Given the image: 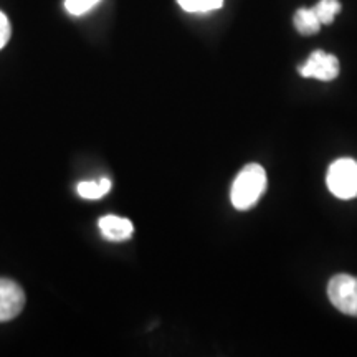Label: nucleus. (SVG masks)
<instances>
[{"mask_svg":"<svg viewBox=\"0 0 357 357\" xmlns=\"http://www.w3.org/2000/svg\"><path fill=\"white\" fill-rule=\"evenodd\" d=\"M266 190V172L260 164H247L235 177L230 190L231 205L236 211H248L255 207Z\"/></svg>","mask_w":357,"mask_h":357,"instance_id":"nucleus-1","label":"nucleus"},{"mask_svg":"<svg viewBox=\"0 0 357 357\" xmlns=\"http://www.w3.org/2000/svg\"><path fill=\"white\" fill-rule=\"evenodd\" d=\"M326 182L337 199L351 200L357 197V160L337 159L329 166Z\"/></svg>","mask_w":357,"mask_h":357,"instance_id":"nucleus-2","label":"nucleus"},{"mask_svg":"<svg viewBox=\"0 0 357 357\" xmlns=\"http://www.w3.org/2000/svg\"><path fill=\"white\" fill-rule=\"evenodd\" d=\"M329 301L337 311L357 318V276L336 275L328 284Z\"/></svg>","mask_w":357,"mask_h":357,"instance_id":"nucleus-3","label":"nucleus"},{"mask_svg":"<svg viewBox=\"0 0 357 357\" xmlns=\"http://www.w3.org/2000/svg\"><path fill=\"white\" fill-rule=\"evenodd\" d=\"M300 75L303 78H314L319 82H333L339 75V61L334 55L324 53L323 50L312 52L305 65H301Z\"/></svg>","mask_w":357,"mask_h":357,"instance_id":"nucleus-4","label":"nucleus"},{"mask_svg":"<svg viewBox=\"0 0 357 357\" xmlns=\"http://www.w3.org/2000/svg\"><path fill=\"white\" fill-rule=\"evenodd\" d=\"M25 306V293L15 281L0 278V323L20 314Z\"/></svg>","mask_w":357,"mask_h":357,"instance_id":"nucleus-5","label":"nucleus"},{"mask_svg":"<svg viewBox=\"0 0 357 357\" xmlns=\"http://www.w3.org/2000/svg\"><path fill=\"white\" fill-rule=\"evenodd\" d=\"M98 225H100L101 235L106 240H109V242H124V240L131 238L134 231V225L131 220L116 215L101 217Z\"/></svg>","mask_w":357,"mask_h":357,"instance_id":"nucleus-6","label":"nucleus"},{"mask_svg":"<svg viewBox=\"0 0 357 357\" xmlns=\"http://www.w3.org/2000/svg\"><path fill=\"white\" fill-rule=\"evenodd\" d=\"M293 24L296 26V30L301 35H314L321 30V22L316 15L314 8H298L296 13H294Z\"/></svg>","mask_w":357,"mask_h":357,"instance_id":"nucleus-7","label":"nucleus"},{"mask_svg":"<svg viewBox=\"0 0 357 357\" xmlns=\"http://www.w3.org/2000/svg\"><path fill=\"white\" fill-rule=\"evenodd\" d=\"M109 189H111V181L108 177H102L98 182H93V181L79 182L77 187L79 197L88 199V200L101 199L102 195L108 194Z\"/></svg>","mask_w":357,"mask_h":357,"instance_id":"nucleus-8","label":"nucleus"},{"mask_svg":"<svg viewBox=\"0 0 357 357\" xmlns=\"http://www.w3.org/2000/svg\"><path fill=\"white\" fill-rule=\"evenodd\" d=\"M312 8H314L321 24L331 25L334 22V17L341 12V3H339V0H319Z\"/></svg>","mask_w":357,"mask_h":357,"instance_id":"nucleus-9","label":"nucleus"},{"mask_svg":"<svg viewBox=\"0 0 357 357\" xmlns=\"http://www.w3.org/2000/svg\"><path fill=\"white\" fill-rule=\"evenodd\" d=\"M182 10L190 13H205L218 10L223 6V0H177Z\"/></svg>","mask_w":357,"mask_h":357,"instance_id":"nucleus-10","label":"nucleus"},{"mask_svg":"<svg viewBox=\"0 0 357 357\" xmlns=\"http://www.w3.org/2000/svg\"><path fill=\"white\" fill-rule=\"evenodd\" d=\"M100 2L101 0H65V8L71 15L79 17L91 10L93 7H96Z\"/></svg>","mask_w":357,"mask_h":357,"instance_id":"nucleus-11","label":"nucleus"},{"mask_svg":"<svg viewBox=\"0 0 357 357\" xmlns=\"http://www.w3.org/2000/svg\"><path fill=\"white\" fill-rule=\"evenodd\" d=\"M10 24H8V19L6 17V13L0 12V50L6 47L8 38H10Z\"/></svg>","mask_w":357,"mask_h":357,"instance_id":"nucleus-12","label":"nucleus"}]
</instances>
